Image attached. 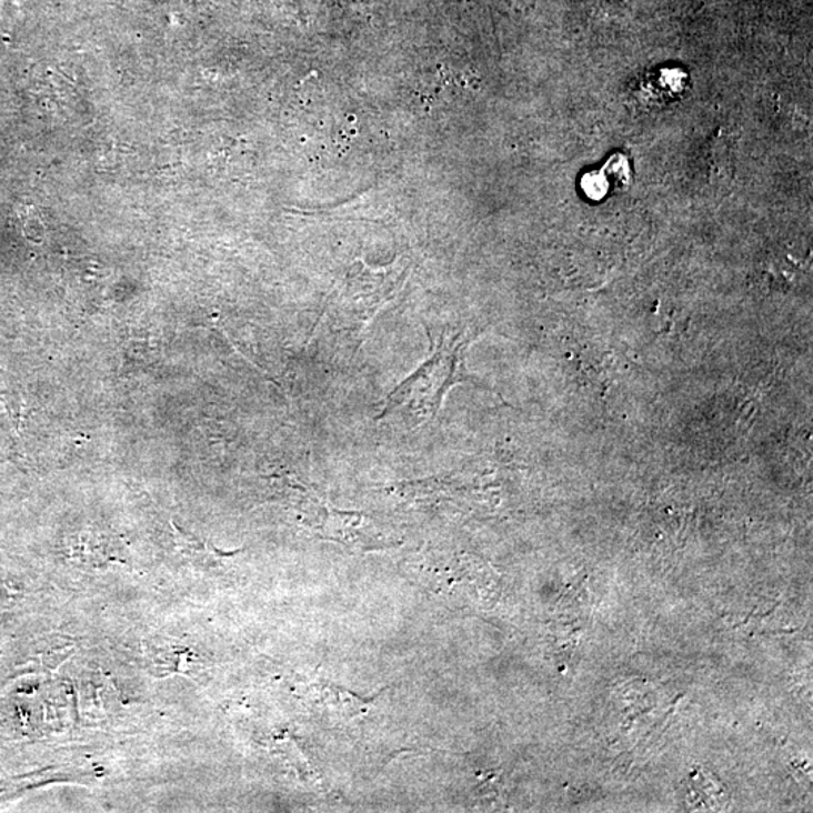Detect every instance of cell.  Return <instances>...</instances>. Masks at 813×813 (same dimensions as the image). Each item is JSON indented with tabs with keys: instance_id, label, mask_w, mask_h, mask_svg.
<instances>
[{
	"instance_id": "cell-1",
	"label": "cell",
	"mask_w": 813,
	"mask_h": 813,
	"mask_svg": "<svg viewBox=\"0 0 813 813\" xmlns=\"http://www.w3.org/2000/svg\"><path fill=\"white\" fill-rule=\"evenodd\" d=\"M476 337L470 330H444L431 358L389 393L387 405L379 419L398 412L404 414L414 425H422L433 421L444 397L456 384L470 383L489 389L470 375L465 368V351Z\"/></svg>"
}]
</instances>
